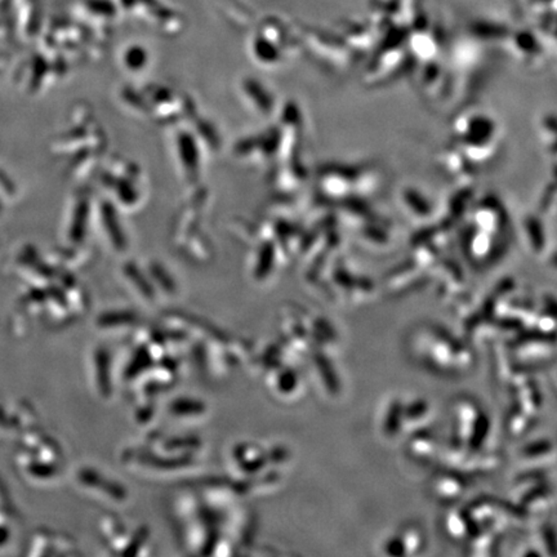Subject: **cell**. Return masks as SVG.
<instances>
[{
  "instance_id": "obj_1",
  "label": "cell",
  "mask_w": 557,
  "mask_h": 557,
  "mask_svg": "<svg viewBox=\"0 0 557 557\" xmlns=\"http://www.w3.org/2000/svg\"><path fill=\"white\" fill-rule=\"evenodd\" d=\"M432 493L441 502H456L458 500L465 487L459 478L454 475H440L432 481Z\"/></svg>"
},
{
  "instance_id": "obj_2",
  "label": "cell",
  "mask_w": 557,
  "mask_h": 557,
  "mask_svg": "<svg viewBox=\"0 0 557 557\" xmlns=\"http://www.w3.org/2000/svg\"><path fill=\"white\" fill-rule=\"evenodd\" d=\"M445 529L454 539H466L478 531L465 509H452L445 518Z\"/></svg>"
},
{
  "instance_id": "obj_3",
  "label": "cell",
  "mask_w": 557,
  "mask_h": 557,
  "mask_svg": "<svg viewBox=\"0 0 557 557\" xmlns=\"http://www.w3.org/2000/svg\"><path fill=\"white\" fill-rule=\"evenodd\" d=\"M516 351V350H515ZM516 354L518 358L527 363H537L547 360L548 355H554V347L548 345L546 339H530L518 345Z\"/></svg>"
},
{
  "instance_id": "obj_4",
  "label": "cell",
  "mask_w": 557,
  "mask_h": 557,
  "mask_svg": "<svg viewBox=\"0 0 557 557\" xmlns=\"http://www.w3.org/2000/svg\"><path fill=\"white\" fill-rule=\"evenodd\" d=\"M438 438H435L434 434H418L410 440V453L414 457L426 460L435 456L438 452Z\"/></svg>"
},
{
  "instance_id": "obj_5",
  "label": "cell",
  "mask_w": 557,
  "mask_h": 557,
  "mask_svg": "<svg viewBox=\"0 0 557 557\" xmlns=\"http://www.w3.org/2000/svg\"><path fill=\"white\" fill-rule=\"evenodd\" d=\"M425 536L422 534V530L419 527H405L401 533L398 534V538L401 540V545L404 548V555H416L422 551L425 547Z\"/></svg>"
},
{
  "instance_id": "obj_6",
  "label": "cell",
  "mask_w": 557,
  "mask_h": 557,
  "mask_svg": "<svg viewBox=\"0 0 557 557\" xmlns=\"http://www.w3.org/2000/svg\"><path fill=\"white\" fill-rule=\"evenodd\" d=\"M428 405L427 403L423 400L414 401L412 405L407 408L403 407V423H421L427 417Z\"/></svg>"
},
{
  "instance_id": "obj_7",
  "label": "cell",
  "mask_w": 557,
  "mask_h": 557,
  "mask_svg": "<svg viewBox=\"0 0 557 557\" xmlns=\"http://www.w3.org/2000/svg\"><path fill=\"white\" fill-rule=\"evenodd\" d=\"M297 387H298V381H297L296 374L292 373V370H283V373H280L276 377L275 389L278 391V394L288 395L293 391H296Z\"/></svg>"
},
{
  "instance_id": "obj_8",
  "label": "cell",
  "mask_w": 557,
  "mask_h": 557,
  "mask_svg": "<svg viewBox=\"0 0 557 557\" xmlns=\"http://www.w3.org/2000/svg\"><path fill=\"white\" fill-rule=\"evenodd\" d=\"M385 422H386L385 423L386 431L392 434H395L398 428L403 425V405L398 401L391 403Z\"/></svg>"
},
{
  "instance_id": "obj_9",
  "label": "cell",
  "mask_w": 557,
  "mask_h": 557,
  "mask_svg": "<svg viewBox=\"0 0 557 557\" xmlns=\"http://www.w3.org/2000/svg\"><path fill=\"white\" fill-rule=\"evenodd\" d=\"M552 447L549 445L548 441H542V443H534L533 445L527 447L523 450V456L525 458H537L547 456L548 449Z\"/></svg>"
},
{
  "instance_id": "obj_10",
  "label": "cell",
  "mask_w": 557,
  "mask_h": 557,
  "mask_svg": "<svg viewBox=\"0 0 557 557\" xmlns=\"http://www.w3.org/2000/svg\"><path fill=\"white\" fill-rule=\"evenodd\" d=\"M385 552L387 555H392V556L404 555V548H403V545H401V540H400L398 536H395V537L388 539L386 545H385Z\"/></svg>"
}]
</instances>
